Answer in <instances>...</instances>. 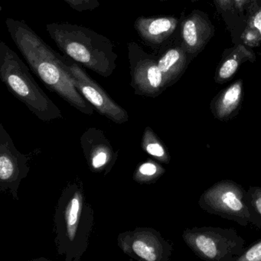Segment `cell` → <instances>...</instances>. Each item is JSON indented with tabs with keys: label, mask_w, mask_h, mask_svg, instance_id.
<instances>
[{
	"label": "cell",
	"mask_w": 261,
	"mask_h": 261,
	"mask_svg": "<svg viewBox=\"0 0 261 261\" xmlns=\"http://www.w3.org/2000/svg\"><path fill=\"white\" fill-rule=\"evenodd\" d=\"M12 40L30 65L32 71L50 91L77 111L92 115L94 108L77 91L65 68L61 55L56 53L23 20H6Z\"/></svg>",
	"instance_id": "6da1fadb"
},
{
	"label": "cell",
	"mask_w": 261,
	"mask_h": 261,
	"mask_svg": "<svg viewBox=\"0 0 261 261\" xmlns=\"http://www.w3.org/2000/svg\"><path fill=\"white\" fill-rule=\"evenodd\" d=\"M94 215L82 181L70 182L62 191L54 216L57 254L65 256V261H80L88 250Z\"/></svg>",
	"instance_id": "7a4b0ae2"
},
{
	"label": "cell",
	"mask_w": 261,
	"mask_h": 261,
	"mask_svg": "<svg viewBox=\"0 0 261 261\" xmlns=\"http://www.w3.org/2000/svg\"><path fill=\"white\" fill-rule=\"evenodd\" d=\"M47 33L67 57L103 77L117 68L112 42L97 32L69 22L47 24Z\"/></svg>",
	"instance_id": "3957f363"
},
{
	"label": "cell",
	"mask_w": 261,
	"mask_h": 261,
	"mask_svg": "<svg viewBox=\"0 0 261 261\" xmlns=\"http://www.w3.org/2000/svg\"><path fill=\"white\" fill-rule=\"evenodd\" d=\"M0 79L39 120L62 118V111L39 87L28 66L4 42H0Z\"/></svg>",
	"instance_id": "277c9868"
},
{
	"label": "cell",
	"mask_w": 261,
	"mask_h": 261,
	"mask_svg": "<svg viewBox=\"0 0 261 261\" xmlns=\"http://www.w3.org/2000/svg\"><path fill=\"white\" fill-rule=\"evenodd\" d=\"M186 245L200 259L236 261L246 249V241L236 229L219 227L186 228L182 233Z\"/></svg>",
	"instance_id": "5b68a950"
},
{
	"label": "cell",
	"mask_w": 261,
	"mask_h": 261,
	"mask_svg": "<svg viewBox=\"0 0 261 261\" xmlns=\"http://www.w3.org/2000/svg\"><path fill=\"white\" fill-rule=\"evenodd\" d=\"M246 195L247 190L236 181L221 180L201 194L198 204L207 213L246 227L251 224Z\"/></svg>",
	"instance_id": "8992f818"
},
{
	"label": "cell",
	"mask_w": 261,
	"mask_h": 261,
	"mask_svg": "<svg viewBox=\"0 0 261 261\" xmlns=\"http://www.w3.org/2000/svg\"><path fill=\"white\" fill-rule=\"evenodd\" d=\"M127 48L130 86L134 93L142 97H158L168 88L159 68L156 56L146 53L136 42H129Z\"/></svg>",
	"instance_id": "52a82bcc"
},
{
	"label": "cell",
	"mask_w": 261,
	"mask_h": 261,
	"mask_svg": "<svg viewBox=\"0 0 261 261\" xmlns=\"http://www.w3.org/2000/svg\"><path fill=\"white\" fill-rule=\"evenodd\" d=\"M65 68L72 77L77 91L99 114L105 116L117 124L129 121V114L118 103H116L108 93L91 79L88 73L70 58L61 56Z\"/></svg>",
	"instance_id": "ba28073f"
},
{
	"label": "cell",
	"mask_w": 261,
	"mask_h": 261,
	"mask_svg": "<svg viewBox=\"0 0 261 261\" xmlns=\"http://www.w3.org/2000/svg\"><path fill=\"white\" fill-rule=\"evenodd\" d=\"M117 241L125 254L137 260L169 261L173 252V244L151 227L122 232Z\"/></svg>",
	"instance_id": "9c48e42d"
},
{
	"label": "cell",
	"mask_w": 261,
	"mask_h": 261,
	"mask_svg": "<svg viewBox=\"0 0 261 261\" xmlns=\"http://www.w3.org/2000/svg\"><path fill=\"white\" fill-rule=\"evenodd\" d=\"M29 157L21 153L4 128L0 124V190L19 200L21 181L30 172Z\"/></svg>",
	"instance_id": "30bf717a"
},
{
	"label": "cell",
	"mask_w": 261,
	"mask_h": 261,
	"mask_svg": "<svg viewBox=\"0 0 261 261\" xmlns=\"http://www.w3.org/2000/svg\"><path fill=\"white\" fill-rule=\"evenodd\" d=\"M81 146L91 172L108 175L118 159L105 132L96 127H90L82 134Z\"/></svg>",
	"instance_id": "8fae6325"
},
{
	"label": "cell",
	"mask_w": 261,
	"mask_h": 261,
	"mask_svg": "<svg viewBox=\"0 0 261 261\" xmlns=\"http://www.w3.org/2000/svg\"><path fill=\"white\" fill-rule=\"evenodd\" d=\"M134 27L142 42L156 51L175 33L178 19L173 16H140L136 19Z\"/></svg>",
	"instance_id": "7c38bea8"
},
{
	"label": "cell",
	"mask_w": 261,
	"mask_h": 261,
	"mask_svg": "<svg viewBox=\"0 0 261 261\" xmlns=\"http://www.w3.org/2000/svg\"><path fill=\"white\" fill-rule=\"evenodd\" d=\"M213 35V25L201 12L194 11L181 24L182 46L189 54L199 53Z\"/></svg>",
	"instance_id": "4fadbf2b"
},
{
	"label": "cell",
	"mask_w": 261,
	"mask_h": 261,
	"mask_svg": "<svg viewBox=\"0 0 261 261\" xmlns=\"http://www.w3.org/2000/svg\"><path fill=\"white\" fill-rule=\"evenodd\" d=\"M244 98L243 80L239 79L221 91L211 102L210 110L216 120L227 122L238 116Z\"/></svg>",
	"instance_id": "5bb4252c"
},
{
	"label": "cell",
	"mask_w": 261,
	"mask_h": 261,
	"mask_svg": "<svg viewBox=\"0 0 261 261\" xmlns=\"http://www.w3.org/2000/svg\"><path fill=\"white\" fill-rule=\"evenodd\" d=\"M187 53L181 45L167 48L156 56L167 88L175 84L184 73L187 65Z\"/></svg>",
	"instance_id": "9a60e30c"
},
{
	"label": "cell",
	"mask_w": 261,
	"mask_h": 261,
	"mask_svg": "<svg viewBox=\"0 0 261 261\" xmlns=\"http://www.w3.org/2000/svg\"><path fill=\"white\" fill-rule=\"evenodd\" d=\"M256 59L254 53L242 45H238L234 50L224 59L215 74L217 83L223 84L227 82L238 71L241 64L250 61L253 62Z\"/></svg>",
	"instance_id": "2e32d148"
},
{
	"label": "cell",
	"mask_w": 261,
	"mask_h": 261,
	"mask_svg": "<svg viewBox=\"0 0 261 261\" xmlns=\"http://www.w3.org/2000/svg\"><path fill=\"white\" fill-rule=\"evenodd\" d=\"M141 146L146 153L153 157L159 163L165 164L170 163L171 155L167 148L149 126L145 128L142 137Z\"/></svg>",
	"instance_id": "e0dca14e"
},
{
	"label": "cell",
	"mask_w": 261,
	"mask_h": 261,
	"mask_svg": "<svg viewBox=\"0 0 261 261\" xmlns=\"http://www.w3.org/2000/svg\"><path fill=\"white\" fill-rule=\"evenodd\" d=\"M165 172L166 169L158 162L149 160L137 166L133 178L139 184H152L156 182Z\"/></svg>",
	"instance_id": "ac0fdd59"
},
{
	"label": "cell",
	"mask_w": 261,
	"mask_h": 261,
	"mask_svg": "<svg viewBox=\"0 0 261 261\" xmlns=\"http://www.w3.org/2000/svg\"><path fill=\"white\" fill-rule=\"evenodd\" d=\"M246 201L251 216V224L261 228V187L250 186L247 190Z\"/></svg>",
	"instance_id": "d6986e66"
},
{
	"label": "cell",
	"mask_w": 261,
	"mask_h": 261,
	"mask_svg": "<svg viewBox=\"0 0 261 261\" xmlns=\"http://www.w3.org/2000/svg\"><path fill=\"white\" fill-rule=\"evenodd\" d=\"M236 261H261V238L246 247L244 253L237 258Z\"/></svg>",
	"instance_id": "ffe728a7"
},
{
	"label": "cell",
	"mask_w": 261,
	"mask_h": 261,
	"mask_svg": "<svg viewBox=\"0 0 261 261\" xmlns=\"http://www.w3.org/2000/svg\"><path fill=\"white\" fill-rule=\"evenodd\" d=\"M79 13L92 11L100 7V0H62Z\"/></svg>",
	"instance_id": "44dd1931"
},
{
	"label": "cell",
	"mask_w": 261,
	"mask_h": 261,
	"mask_svg": "<svg viewBox=\"0 0 261 261\" xmlns=\"http://www.w3.org/2000/svg\"><path fill=\"white\" fill-rule=\"evenodd\" d=\"M252 25L257 30L261 36V8L253 15Z\"/></svg>",
	"instance_id": "7402d4cb"
},
{
	"label": "cell",
	"mask_w": 261,
	"mask_h": 261,
	"mask_svg": "<svg viewBox=\"0 0 261 261\" xmlns=\"http://www.w3.org/2000/svg\"><path fill=\"white\" fill-rule=\"evenodd\" d=\"M217 5L223 11H228L232 9L233 7V0H215Z\"/></svg>",
	"instance_id": "603a6c76"
},
{
	"label": "cell",
	"mask_w": 261,
	"mask_h": 261,
	"mask_svg": "<svg viewBox=\"0 0 261 261\" xmlns=\"http://www.w3.org/2000/svg\"><path fill=\"white\" fill-rule=\"evenodd\" d=\"M251 0H233V4L240 12H242L246 6L250 4Z\"/></svg>",
	"instance_id": "cb8c5ba5"
},
{
	"label": "cell",
	"mask_w": 261,
	"mask_h": 261,
	"mask_svg": "<svg viewBox=\"0 0 261 261\" xmlns=\"http://www.w3.org/2000/svg\"><path fill=\"white\" fill-rule=\"evenodd\" d=\"M158 1H160V2H165V1H167V0H158Z\"/></svg>",
	"instance_id": "d4e9b609"
},
{
	"label": "cell",
	"mask_w": 261,
	"mask_h": 261,
	"mask_svg": "<svg viewBox=\"0 0 261 261\" xmlns=\"http://www.w3.org/2000/svg\"><path fill=\"white\" fill-rule=\"evenodd\" d=\"M192 2H196V1H198V0H192Z\"/></svg>",
	"instance_id": "484cf974"
}]
</instances>
